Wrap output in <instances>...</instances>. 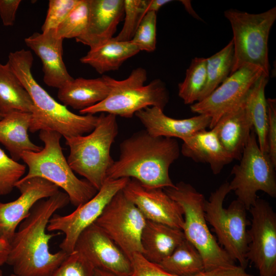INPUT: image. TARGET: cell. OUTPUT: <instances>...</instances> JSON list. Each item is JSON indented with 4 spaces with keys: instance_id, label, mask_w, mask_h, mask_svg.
Returning <instances> with one entry per match:
<instances>
[{
    "instance_id": "6da1fadb",
    "label": "cell",
    "mask_w": 276,
    "mask_h": 276,
    "mask_svg": "<svg viewBox=\"0 0 276 276\" xmlns=\"http://www.w3.org/2000/svg\"><path fill=\"white\" fill-rule=\"evenodd\" d=\"M70 202L68 195L59 191L37 202L20 223L10 242L7 263L18 276H52L68 255L62 250L52 253L49 241L60 233H47L55 213Z\"/></svg>"
},
{
    "instance_id": "7a4b0ae2",
    "label": "cell",
    "mask_w": 276,
    "mask_h": 276,
    "mask_svg": "<svg viewBox=\"0 0 276 276\" xmlns=\"http://www.w3.org/2000/svg\"><path fill=\"white\" fill-rule=\"evenodd\" d=\"M120 154L107 173L106 179H134L150 188L174 187L169 168L179 156L174 138L154 137L145 130L133 133L120 145Z\"/></svg>"
},
{
    "instance_id": "3957f363",
    "label": "cell",
    "mask_w": 276,
    "mask_h": 276,
    "mask_svg": "<svg viewBox=\"0 0 276 276\" xmlns=\"http://www.w3.org/2000/svg\"><path fill=\"white\" fill-rule=\"evenodd\" d=\"M33 57L30 51L21 49L10 52L8 62L29 94L34 110L29 131L57 132L64 137L83 135L95 128L98 116L78 115L55 100L35 79L31 68Z\"/></svg>"
},
{
    "instance_id": "277c9868",
    "label": "cell",
    "mask_w": 276,
    "mask_h": 276,
    "mask_svg": "<svg viewBox=\"0 0 276 276\" xmlns=\"http://www.w3.org/2000/svg\"><path fill=\"white\" fill-rule=\"evenodd\" d=\"M62 135L53 131L41 130L39 137L44 147L38 152H24L21 159L28 167V172L21 179L38 177L62 189L76 207L92 198L98 190L86 179H80L74 173L62 152Z\"/></svg>"
},
{
    "instance_id": "5b68a950",
    "label": "cell",
    "mask_w": 276,
    "mask_h": 276,
    "mask_svg": "<svg viewBox=\"0 0 276 276\" xmlns=\"http://www.w3.org/2000/svg\"><path fill=\"white\" fill-rule=\"evenodd\" d=\"M118 134L116 116L101 113L95 128L88 134L65 137L70 150L67 159L70 167L98 191L114 162L110 148Z\"/></svg>"
},
{
    "instance_id": "8992f818",
    "label": "cell",
    "mask_w": 276,
    "mask_h": 276,
    "mask_svg": "<svg viewBox=\"0 0 276 276\" xmlns=\"http://www.w3.org/2000/svg\"><path fill=\"white\" fill-rule=\"evenodd\" d=\"M110 86L108 96L102 101L79 111L81 114L105 113L131 118L137 111L148 107L164 110L169 100L165 83L159 79L145 85L147 73L143 67L133 70L125 79L117 80L107 76Z\"/></svg>"
},
{
    "instance_id": "52a82bcc",
    "label": "cell",
    "mask_w": 276,
    "mask_h": 276,
    "mask_svg": "<svg viewBox=\"0 0 276 276\" xmlns=\"http://www.w3.org/2000/svg\"><path fill=\"white\" fill-rule=\"evenodd\" d=\"M181 206L183 215L182 231L185 238L202 257L204 271L235 265V261L217 243L211 233L204 210V195L191 184L180 181L163 189Z\"/></svg>"
},
{
    "instance_id": "ba28073f",
    "label": "cell",
    "mask_w": 276,
    "mask_h": 276,
    "mask_svg": "<svg viewBox=\"0 0 276 276\" xmlns=\"http://www.w3.org/2000/svg\"><path fill=\"white\" fill-rule=\"evenodd\" d=\"M224 15L233 31L234 59L230 75L245 64H252L269 77L268 41L276 19V7L258 14L231 9Z\"/></svg>"
},
{
    "instance_id": "9c48e42d",
    "label": "cell",
    "mask_w": 276,
    "mask_h": 276,
    "mask_svg": "<svg viewBox=\"0 0 276 276\" xmlns=\"http://www.w3.org/2000/svg\"><path fill=\"white\" fill-rule=\"evenodd\" d=\"M231 191L229 182L222 183L205 200L204 210L206 220L213 227L219 243L230 257L246 268L249 244L247 211L238 199L223 207V201Z\"/></svg>"
},
{
    "instance_id": "30bf717a",
    "label": "cell",
    "mask_w": 276,
    "mask_h": 276,
    "mask_svg": "<svg viewBox=\"0 0 276 276\" xmlns=\"http://www.w3.org/2000/svg\"><path fill=\"white\" fill-rule=\"evenodd\" d=\"M239 164L231 171L234 177L229 183L238 200L248 211L255 204L257 193L263 191L269 196L276 197L275 166L268 153L260 150L257 136L252 130L244 149Z\"/></svg>"
},
{
    "instance_id": "8fae6325",
    "label": "cell",
    "mask_w": 276,
    "mask_h": 276,
    "mask_svg": "<svg viewBox=\"0 0 276 276\" xmlns=\"http://www.w3.org/2000/svg\"><path fill=\"white\" fill-rule=\"evenodd\" d=\"M146 221L122 190L112 197L94 223L130 259L133 254L142 253L141 238Z\"/></svg>"
},
{
    "instance_id": "7c38bea8",
    "label": "cell",
    "mask_w": 276,
    "mask_h": 276,
    "mask_svg": "<svg viewBox=\"0 0 276 276\" xmlns=\"http://www.w3.org/2000/svg\"><path fill=\"white\" fill-rule=\"evenodd\" d=\"M129 180L128 178H107L92 198L76 207L73 212L66 215H53L47 230L51 233L58 231L64 234V238L59 245L61 250L67 254L74 250L81 233L95 222L112 197L123 190Z\"/></svg>"
},
{
    "instance_id": "4fadbf2b",
    "label": "cell",
    "mask_w": 276,
    "mask_h": 276,
    "mask_svg": "<svg viewBox=\"0 0 276 276\" xmlns=\"http://www.w3.org/2000/svg\"><path fill=\"white\" fill-rule=\"evenodd\" d=\"M248 211L251 221L246 258L260 276H276V214L268 202L258 198Z\"/></svg>"
},
{
    "instance_id": "5bb4252c",
    "label": "cell",
    "mask_w": 276,
    "mask_h": 276,
    "mask_svg": "<svg viewBox=\"0 0 276 276\" xmlns=\"http://www.w3.org/2000/svg\"><path fill=\"white\" fill-rule=\"evenodd\" d=\"M263 74V70L257 66H242L206 97L191 105V111L210 117L209 128L212 129L224 113L245 99L251 87Z\"/></svg>"
},
{
    "instance_id": "9a60e30c",
    "label": "cell",
    "mask_w": 276,
    "mask_h": 276,
    "mask_svg": "<svg viewBox=\"0 0 276 276\" xmlns=\"http://www.w3.org/2000/svg\"><path fill=\"white\" fill-rule=\"evenodd\" d=\"M81 253L96 269L117 276H130V259L98 225L93 223L79 236L75 249Z\"/></svg>"
},
{
    "instance_id": "2e32d148",
    "label": "cell",
    "mask_w": 276,
    "mask_h": 276,
    "mask_svg": "<svg viewBox=\"0 0 276 276\" xmlns=\"http://www.w3.org/2000/svg\"><path fill=\"white\" fill-rule=\"evenodd\" d=\"M15 187L20 193L19 197L11 202H0V239L9 242L35 204L59 191L56 185L38 177L21 178Z\"/></svg>"
},
{
    "instance_id": "e0dca14e",
    "label": "cell",
    "mask_w": 276,
    "mask_h": 276,
    "mask_svg": "<svg viewBox=\"0 0 276 276\" xmlns=\"http://www.w3.org/2000/svg\"><path fill=\"white\" fill-rule=\"evenodd\" d=\"M122 191L147 220L182 230V210L163 189L147 187L130 179Z\"/></svg>"
},
{
    "instance_id": "ac0fdd59",
    "label": "cell",
    "mask_w": 276,
    "mask_h": 276,
    "mask_svg": "<svg viewBox=\"0 0 276 276\" xmlns=\"http://www.w3.org/2000/svg\"><path fill=\"white\" fill-rule=\"evenodd\" d=\"M24 40L41 61L46 85L59 89L74 79L63 60V39L56 35L55 30L35 32Z\"/></svg>"
},
{
    "instance_id": "d6986e66",
    "label": "cell",
    "mask_w": 276,
    "mask_h": 276,
    "mask_svg": "<svg viewBox=\"0 0 276 276\" xmlns=\"http://www.w3.org/2000/svg\"><path fill=\"white\" fill-rule=\"evenodd\" d=\"M124 0H89L88 24L77 42L90 49L111 39L124 16Z\"/></svg>"
},
{
    "instance_id": "ffe728a7",
    "label": "cell",
    "mask_w": 276,
    "mask_h": 276,
    "mask_svg": "<svg viewBox=\"0 0 276 276\" xmlns=\"http://www.w3.org/2000/svg\"><path fill=\"white\" fill-rule=\"evenodd\" d=\"M145 128L154 137L179 138L182 141L195 133L209 127L210 117L199 114L185 119H176L166 116L157 107H148L135 113Z\"/></svg>"
},
{
    "instance_id": "44dd1931",
    "label": "cell",
    "mask_w": 276,
    "mask_h": 276,
    "mask_svg": "<svg viewBox=\"0 0 276 276\" xmlns=\"http://www.w3.org/2000/svg\"><path fill=\"white\" fill-rule=\"evenodd\" d=\"M245 99L224 113L212 128L233 159H241L253 130Z\"/></svg>"
},
{
    "instance_id": "7402d4cb",
    "label": "cell",
    "mask_w": 276,
    "mask_h": 276,
    "mask_svg": "<svg viewBox=\"0 0 276 276\" xmlns=\"http://www.w3.org/2000/svg\"><path fill=\"white\" fill-rule=\"evenodd\" d=\"M182 141V154L196 163L209 164L215 175L219 174L225 165L234 160L222 147L213 129L200 130Z\"/></svg>"
},
{
    "instance_id": "603a6c76",
    "label": "cell",
    "mask_w": 276,
    "mask_h": 276,
    "mask_svg": "<svg viewBox=\"0 0 276 276\" xmlns=\"http://www.w3.org/2000/svg\"><path fill=\"white\" fill-rule=\"evenodd\" d=\"M110 91L106 75L95 79L78 78L58 89L57 97L65 106L80 111L104 100Z\"/></svg>"
},
{
    "instance_id": "cb8c5ba5",
    "label": "cell",
    "mask_w": 276,
    "mask_h": 276,
    "mask_svg": "<svg viewBox=\"0 0 276 276\" xmlns=\"http://www.w3.org/2000/svg\"><path fill=\"white\" fill-rule=\"evenodd\" d=\"M185 239L181 229L147 220L141 238L142 255L148 261L158 264Z\"/></svg>"
},
{
    "instance_id": "d4e9b609",
    "label": "cell",
    "mask_w": 276,
    "mask_h": 276,
    "mask_svg": "<svg viewBox=\"0 0 276 276\" xmlns=\"http://www.w3.org/2000/svg\"><path fill=\"white\" fill-rule=\"evenodd\" d=\"M31 118V113L15 111L0 120V143L16 162L21 159L24 152H38L42 149L30 139L28 131Z\"/></svg>"
},
{
    "instance_id": "484cf974",
    "label": "cell",
    "mask_w": 276,
    "mask_h": 276,
    "mask_svg": "<svg viewBox=\"0 0 276 276\" xmlns=\"http://www.w3.org/2000/svg\"><path fill=\"white\" fill-rule=\"evenodd\" d=\"M140 51L130 41H117L112 38L90 49L85 56L80 59V61L102 74L118 70L126 60Z\"/></svg>"
},
{
    "instance_id": "4316f807",
    "label": "cell",
    "mask_w": 276,
    "mask_h": 276,
    "mask_svg": "<svg viewBox=\"0 0 276 276\" xmlns=\"http://www.w3.org/2000/svg\"><path fill=\"white\" fill-rule=\"evenodd\" d=\"M34 108L29 94L9 63H0V113L2 116L15 111L32 113Z\"/></svg>"
},
{
    "instance_id": "83f0119b",
    "label": "cell",
    "mask_w": 276,
    "mask_h": 276,
    "mask_svg": "<svg viewBox=\"0 0 276 276\" xmlns=\"http://www.w3.org/2000/svg\"><path fill=\"white\" fill-rule=\"evenodd\" d=\"M269 77L263 74L254 83L245 101L260 150L268 153V112L265 89Z\"/></svg>"
},
{
    "instance_id": "f1b7e54d",
    "label": "cell",
    "mask_w": 276,
    "mask_h": 276,
    "mask_svg": "<svg viewBox=\"0 0 276 276\" xmlns=\"http://www.w3.org/2000/svg\"><path fill=\"white\" fill-rule=\"evenodd\" d=\"M157 264L167 272L179 276H191L204 271L201 256L186 239Z\"/></svg>"
},
{
    "instance_id": "f546056e",
    "label": "cell",
    "mask_w": 276,
    "mask_h": 276,
    "mask_svg": "<svg viewBox=\"0 0 276 276\" xmlns=\"http://www.w3.org/2000/svg\"><path fill=\"white\" fill-rule=\"evenodd\" d=\"M234 59V45L232 40L220 51L206 58V82L198 101L209 95L230 75Z\"/></svg>"
},
{
    "instance_id": "4dcf8cb0",
    "label": "cell",
    "mask_w": 276,
    "mask_h": 276,
    "mask_svg": "<svg viewBox=\"0 0 276 276\" xmlns=\"http://www.w3.org/2000/svg\"><path fill=\"white\" fill-rule=\"evenodd\" d=\"M206 79V58L193 59L184 80L178 84V96L185 104L192 105L198 101Z\"/></svg>"
},
{
    "instance_id": "1f68e13d",
    "label": "cell",
    "mask_w": 276,
    "mask_h": 276,
    "mask_svg": "<svg viewBox=\"0 0 276 276\" xmlns=\"http://www.w3.org/2000/svg\"><path fill=\"white\" fill-rule=\"evenodd\" d=\"M89 14V0H79L65 19L55 30L61 38L75 39L81 35L87 27Z\"/></svg>"
},
{
    "instance_id": "d6a6232c",
    "label": "cell",
    "mask_w": 276,
    "mask_h": 276,
    "mask_svg": "<svg viewBox=\"0 0 276 276\" xmlns=\"http://www.w3.org/2000/svg\"><path fill=\"white\" fill-rule=\"evenodd\" d=\"M149 0H124V22L118 35L113 39L130 41L145 14L148 12Z\"/></svg>"
},
{
    "instance_id": "836d02e7",
    "label": "cell",
    "mask_w": 276,
    "mask_h": 276,
    "mask_svg": "<svg viewBox=\"0 0 276 276\" xmlns=\"http://www.w3.org/2000/svg\"><path fill=\"white\" fill-rule=\"evenodd\" d=\"M156 13L147 12L141 21L132 39L130 41L139 50L152 52L156 44Z\"/></svg>"
},
{
    "instance_id": "e575fe53",
    "label": "cell",
    "mask_w": 276,
    "mask_h": 276,
    "mask_svg": "<svg viewBox=\"0 0 276 276\" xmlns=\"http://www.w3.org/2000/svg\"><path fill=\"white\" fill-rule=\"evenodd\" d=\"M26 167L9 157L0 148V195L10 193L24 175Z\"/></svg>"
},
{
    "instance_id": "d590c367",
    "label": "cell",
    "mask_w": 276,
    "mask_h": 276,
    "mask_svg": "<svg viewBox=\"0 0 276 276\" xmlns=\"http://www.w3.org/2000/svg\"><path fill=\"white\" fill-rule=\"evenodd\" d=\"M95 268L79 251L74 250L52 276H95Z\"/></svg>"
},
{
    "instance_id": "8d00e7d4",
    "label": "cell",
    "mask_w": 276,
    "mask_h": 276,
    "mask_svg": "<svg viewBox=\"0 0 276 276\" xmlns=\"http://www.w3.org/2000/svg\"><path fill=\"white\" fill-rule=\"evenodd\" d=\"M79 2V0H50L45 19L41 27L42 32L56 30Z\"/></svg>"
},
{
    "instance_id": "74e56055",
    "label": "cell",
    "mask_w": 276,
    "mask_h": 276,
    "mask_svg": "<svg viewBox=\"0 0 276 276\" xmlns=\"http://www.w3.org/2000/svg\"><path fill=\"white\" fill-rule=\"evenodd\" d=\"M268 128L267 134L268 154L276 166V100L267 99Z\"/></svg>"
},
{
    "instance_id": "f35d334b",
    "label": "cell",
    "mask_w": 276,
    "mask_h": 276,
    "mask_svg": "<svg viewBox=\"0 0 276 276\" xmlns=\"http://www.w3.org/2000/svg\"><path fill=\"white\" fill-rule=\"evenodd\" d=\"M21 2V0H0V17L4 26H13Z\"/></svg>"
},
{
    "instance_id": "ab89813d",
    "label": "cell",
    "mask_w": 276,
    "mask_h": 276,
    "mask_svg": "<svg viewBox=\"0 0 276 276\" xmlns=\"http://www.w3.org/2000/svg\"><path fill=\"white\" fill-rule=\"evenodd\" d=\"M10 247L9 242L0 239V266L7 263Z\"/></svg>"
},
{
    "instance_id": "60d3db41",
    "label": "cell",
    "mask_w": 276,
    "mask_h": 276,
    "mask_svg": "<svg viewBox=\"0 0 276 276\" xmlns=\"http://www.w3.org/2000/svg\"><path fill=\"white\" fill-rule=\"evenodd\" d=\"M171 2V0H149L148 12L156 13L162 7Z\"/></svg>"
},
{
    "instance_id": "b9f144b4",
    "label": "cell",
    "mask_w": 276,
    "mask_h": 276,
    "mask_svg": "<svg viewBox=\"0 0 276 276\" xmlns=\"http://www.w3.org/2000/svg\"><path fill=\"white\" fill-rule=\"evenodd\" d=\"M95 276H117V275L109 272H107L104 270L95 268Z\"/></svg>"
},
{
    "instance_id": "7bdbcfd3",
    "label": "cell",
    "mask_w": 276,
    "mask_h": 276,
    "mask_svg": "<svg viewBox=\"0 0 276 276\" xmlns=\"http://www.w3.org/2000/svg\"><path fill=\"white\" fill-rule=\"evenodd\" d=\"M0 276H4L2 270L0 269Z\"/></svg>"
},
{
    "instance_id": "ee69618b",
    "label": "cell",
    "mask_w": 276,
    "mask_h": 276,
    "mask_svg": "<svg viewBox=\"0 0 276 276\" xmlns=\"http://www.w3.org/2000/svg\"><path fill=\"white\" fill-rule=\"evenodd\" d=\"M10 276H18V275H17L14 274V273H13V274H11L10 275Z\"/></svg>"
},
{
    "instance_id": "f6af8a7d",
    "label": "cell",
    "mask_w": 276,
    "mask_h": 276,
    "mask_svg": "<svg viewBox=\"0 0 276 276\" xmlns=\"http://www.w3.org/2000/svg\"><path fill=\"white\" fill-rule=\"evenodd\" d=\"M3 118V116L1 114V113H0V120H1Z\"/></svg>"
},
{
    "instance_id": "bcb514c9",
    "label": "cell",
    "mask_w": 276,
    "mask_h": 276,
    "mask_svg": "<svg viewBox=\"0 0 276 276\" xmlns=\"http://www.w3.org/2000/svg\"><path fill=\"white\" fill-rule=\"evenodd\" d=\"M260 276V275H259Z\"/></svg>"
}]
</instances>
